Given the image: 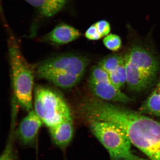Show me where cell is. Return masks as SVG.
Returning a JSON list of instances; mask_svg holds the SVG:
<instances>
[{"label":"cell","mask_w":160,"mask_h":160,"mask_svg":"<svg viewBox=\"0 0 160 160\" xmlns=\"http://www.w3.org/2000/svg\"><path fill=\"white\" fill-rule=\"evenodd\" d=\"M129 45L124 56L127 84L131 91L145 89L152 81L158 65L157 60L140 39L131 25L127 26Z\"/></svg>","instance_id":"6da1fadb"},{"label":"cell","mask_w":160,"mask_h":160,"mask_svg":"<svg viewBox=\"0 0 160 160\" xmlns=\"http://www.w3.org/2000/svg\"><path fill=\"white\" fill-rule=\"evenodd\" d=\"M89 60L71 53L60 54L44 60L37 66L36 75L65 89L74 87L81 80Z\"/></svg>","instance_id":"7a4b0ae2"},{"label":"cell","mask_w":160,"mask_h":160,"mask_svg":"<svg viewBox=\"0 0 160 160\" xmlns=\"http://www.w3.org/2000/svg\"><path fill=\"white\" fill-rule=\"evenodd\" d=\"M9 57L14 96L25 111L32 109L34 71L23 57L17 41L10 38Z\"/></svg>","instance_id":"3957f363"},{"label":"cell","mask_w":160,"mask_h":160,"mask_svg":"<svg viewBox=\"0 0 160 160\" xmlns=\"http://www.w3.org/2000/svg\"><path fill=\"white\" fill-rule=\"evenodd\" d=\"M92 132L107 150L111 160H133L139 158L131 151L132 144L122 130L109 122L85 121Z\"/></svg>","instance_id":"277c9868"},{"label":"cell","mask_w":160,"mask_h":160,"mask_svg":"<svg viewBox=\"0 0 160 160\" xmlns=\"http://www.w3.org/2000/svg\"><path fill=\"white\" fill-rule=\"evenodd\" d=\"M34 105L35 113L49 129L72 117L71 109L62 96L49 88L36 87Z\"/></svg>","instance_id":"5b68a950"},{"label":"cell","mask_w":160,"mask_h":160,"mask_svg":"<svg viewBox=\"0 0 160 160\" xmlns=\"http://www.w3.org/2000/svg\"><path fill=\"white\" fill-rule=\"evenodd\" d=\"M42 122L32 109L22 120L16 129L15 137L22 145L31 147L35 144Z\"/></svg>","instance_id":"8992f818"},{"label":"cell","mask_w":160,"mask_h":160,"mask_svg":"<svg viewBox=\"0 0 160 160\" xmlns=\"http://www.w3.org/2000/svg\"><path fill=\"white\" fill-rule=\"evenodd\" d=\"M90 91L97 98L105 101L127 103L131 101L128 96L109 81L95 82L88 81Z\"/></svg>","instance_id":"52a82bcc"},{"label":"cell","mask_w":160,"mask_h":160,"mask_svg":"<svg viewBox=\"0 0 160 160\" xmlns=\"http://www.w3.org/2000/svg\"><path fill=\"white\" fill-rule=\"evenodd\" d=\"M81 36L82 33L79 30L71 25L62 23L56 26L40 40L50 44L60 46L75 41Z\"/></svg>","instance_id":"ba28073f"},{"label":"cell","mask_w":160,"mask_h":160,"mask_svg":"<svg viewBox=\"0 0 160 160\" xmlns=\"http://www.w3.org/2000/svg\"><path fill=\"white\" fill-rule=\"evenodd\" d=\"M53 142L59 148L65 149L73 139L74 127L72 117L68 118L55 127L49 128Z\"/></svg>","instance_id":"9c48e42d"},{"label":"cell","mask_w":160,"mask_h":160,"mask_svg":"<svg viewBox=\"0 0 160 160\" xmlns=\"http://www.w3.org/2000/svg\"><path fill=\"white\" fill-rule=\"evenodd\" d=\"M42 17H53L65 9L71 0H25Z\"/></svg>","instance_id":"30bf717a"},{"label":"cell","mask_w":160,"mask_h":160,"mask_svg":"<svg viewBox=\"0 0 160 160\" xmlns=\"http://www.w3.org/2000/svg\"><path fill=\"white\" fill-rule=\"evenodd\" d=\"M142 113L160 117V86L158 85L139 109Z\"/></svg>","instance_id":"8fae6325"},{"label":"cell","mask_w":160,"mask_h":160,"mask_svg":"<svg viewBox=\"0 0 160 160\" xmlns=\"http://www.w3.org/2000/svg\"><path fill=\"white\" fill-rule=\"evenodd\" d=\"M16 119L15 117H12L9 136L0 160H18L14 145Z\"/></svg>","instance_id":"7c38bea8"},{"label":"cell","mask_w":160,"mask_h":160,"mask_svg":"<svg viewBox=\"0 0 160 160\" xmlns=\"http://www.w3.org/2000/svg\"><path fill=\"white\" fill-rule=\"evenodd\" d=\"M124 62V57L118 54H115L104 58L99 62L98 65L109 74L116 71Z\"/></svg>","instance_id":"4fadbf2b"},{"label":"cell","mask_w":160,"mask_h":160,"mask_svg":"<svg viewBox=\"0 0 160 160\" xmlns=\"http://www.w3.org/2000/svg\"><path fill=\"white\" fill-rule=\"evenodd\" d=\"M103 42L108 49L113 51H119L122 45L121 37L115 34H109L106 36L103 39Z\"/></svg>","instance_id":"5bb4252c"},{"label":"cell","mask_w":160,"mask_h":160,"mask_svg":"<svg viewBox=\"0 0 160 160\" xmlns=\"http://www.w3.org/2000/svg\"><path fill=\"white\" fill-rule=\"evenodd\" d=\"M109 80V74L98 65L93 66L92 68L88 81L98 82Z\"/></svg>","instance_id":"9a60e30c"},{"label":"cell","mask_w":160,"mask_h":160,"mask_svg":"<svg viewBox=\"0 0 160 160\" xmlns=\"http://www.w3.org/2000/svg\"><path fill=\"white\" fill-rule=\"evenodd\" d=\"M95 24L102 37H105L109 34L111 27L109 22L105 19L96 22Z\"/></svg>","instance_id":"2e32d148"},{"label":"cell","mask_w":160,"mask_h":160,"mask_svg":"<svg viewBox=\"0 0 160 160\" xmlns=\"http://www.w3.org/2000/svg\"><path fill=\"white\" fill-rule=\"evenodd\" d=\"M86 38L90 41H98L102 38L99 33L95 23L90 26L85 33Z\"/></svg>","instance_id":"e0dca14e"},{"label":"cell","mask_w":160,"mask_h":160,"mask_svg":"<svg viewBox=\"0 0 160 160\" xmlns=\"http://www.w3.org/2000/svg\"><path fill=\"white\" fill-rule=\"evenodd\" d=\"M121 87L127 83V74L125 64V62L121 63L116 71Z\"/></svg>","instance_id":"ac0fdd59"},{"label":"cell","mask_w":160,"mask_h":160,"mask_svg":"<svg viewBox=\"0 0 160 160\" xmlns=\"http://www.w3.org/2000/svg\"><path fill=\"white\" fill-rule=\"evenodd\" d=\"M109 75L110 80H111L112 83L116 86V87L121 89V84H120L118 78L116 71L109 73Z\"/></svg>","instance_id":"d6986e66"},{"label":"cell","mask_w":160,"mask_h":160,"mask_svg":"<svg viewBox=\"0 0 160 160\" xmlns=\"http://www.w3.org/2000/svg\"><path fill=\"white\" fill-rule=\"evenodd\" d=\"M133 160H149L148 159H144V158H138L134 159Z\"/></svg>","instance_id":"ffe728a7"},{"label":"cell","mask_w":160,"mask_h":160,"mask_svg":"<svg viewBox=\"0 0 160 160\" xmlns=\"http://www.w3.org/2000/svg\"><path fill=\"white\" fill-rule=\"evenodd\" d=\"M158 85H159L160 86V82L159 83V84Z\"/></svg>","instance_id":"44dd1931"}]
</instances>
